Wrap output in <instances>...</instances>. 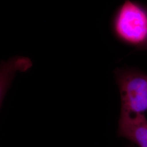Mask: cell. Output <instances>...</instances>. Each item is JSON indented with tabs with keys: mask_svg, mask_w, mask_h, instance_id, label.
Listing matches in <instances>:
<instances>
[{
	"mask_svg": "<svg viewBox=\"0 0 147 147\" xmlns=\"http://www.w3.org/2000/svg\"><path fill=\"white\" fill-rule=\"evenodd\" d=\"M142 50H147V44L145 45V47L143 48Z\"/></svg>",
	"mask_w": 147,
	"mask_h": 147,
	"instance_id": "4",
	"label": "cell"
},
{
	"mask_svg": "<svg viewBox=\"0 0 147 147\" xmlns=\"http://www.w3.org/2000/svg\"><path fill=\"white\" fill-rule=\"evenodd\" d=\"M121 94V115L144 114L147 110V74L135 68L117 69Z\"/></svg>",
	"mask_w": 147,
	"mask_h": 147,
	"instance_id": "2",
	"label": "cell"
},
{
	"mask_svg": "<svg viewBox=\"0 0 147 147\" xmlns=\"http://www.w3.org/2000/svg\"><path fill=\"white\" fill-rule=\"evenodd\" d=\"M112 29L121 42L142 50L147 44V5L125 0L114 15Z\"/></svg>",
	"mask_w": 147,
	"mask_h": 147,
	"instance_id": "1",
	"label": "cell"
},
{
	"mask_svg": "<svg viewBox=\"0 0 147 147\" xmlns=\"http://www.w3.org/2000/svg\"><path fill=\"white\" fill-rule=\"evenodd\" d=\"M118 132L139 147H147V119L144 114L121 115Z\"/></svg>",
	"mask_w": 147,
	"mask_h": 147,
	"instance_id": "3",
	"label": "cell"
}]
</instances>
